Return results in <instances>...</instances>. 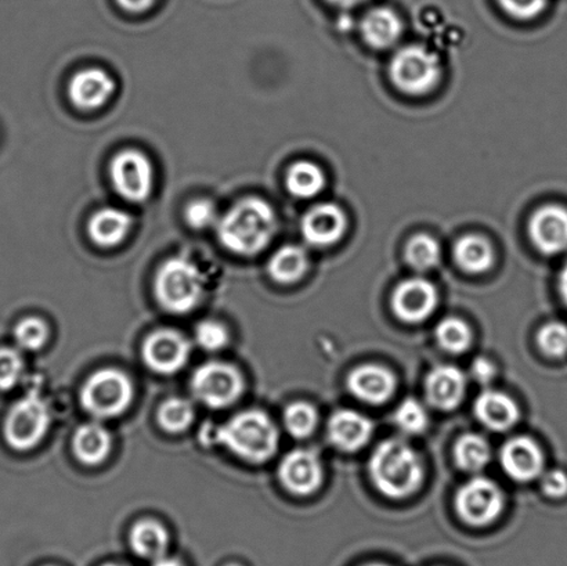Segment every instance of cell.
Instances as JSON below:
<instances>
[{
	"label": "cell",
	"instance_id": "6da1fadb",
	"mask_svg": "<svg viewBox=\"0 0 567 566\" xmlns=\"http://www.w3.org/2000/svg\"><path fill=\"white\" fill-rule=\"evenodd\" d=\"M276 233L275 209L262 198L241 199L218 222L220 243L241 257H252L264 251Z\"/></svg>",
	"mask_w": 567,
	"mask_h": 566
},
{
	"label": "cell",
	"instance_id": "7a4b0ae2",
	"mask_svg": "<svg viewBox=\"0 0 567 566\" xmlns=\"http://www.w3.org/2000/svg\"><path fill=\"white\" fill-rule=\"evenodd\" d=\"M371 480L383 495L403 498L422 484L424 467L419 453L400 440L382 442L370 460Z\"/></svg>",
	"mask_w": 567,
	"mask_h": 566
},
{
	"label": "cell",
	"instance_id": "3957f363",
	"mask_svg": "<svg viewBox=\"0 0 567 566\" xmlns=\"http://www.w3.org/2000/svg\"><path fill=\"white\" fill-rule=\"evenodd\" d=\"M215 440L224 443L237 457L259 464L274 457L279 447V430L268 414L248 410L215 431Z\"/></svg>",
	"mask_w": 567,
	"mask_h": 566
},
{
	"label": "cell",
	"instance_id": "277c9868",
	"mask_svg": "<svg viewBox=\"0 0 567 566\" xmlns=\"http://www.w3.org/2000/svg\"><path fill=\"white\" fill-rule=\"evenodd\" d=\"M155 297L166 312L185 315L197 307L204 279L197 266L186 258H171L161 266L154 282Z\"/></svg>",
	"mask_w": 567,
	"mask_h": 566
},
{
	"label": "cell",
	"instance_id": "5b68a950",
	"mask_svg": "<svg viewBox=\"0 0 567 566\" xmlns=\"http://www.w3.org/2000/svg\"><path fill=\"white\" fill-rule=\"evenodd\" d=\"M50 423H52V415H50L48 404L38 393H28L17 401L6 414L4 441L14 451H31L47 436Z\"/></svg>",
	"mask_w": 567,
	"mask_h": 566
},
{
	"label": "cell",
	"instance_id": "8992f818",
	"mask_svg": "<svg viewBox=\"0 0 567 566\" xmlns=\"http://www.w3.org/2000/svg\"><path fill=\"white\" fill-rule=\"evenodd\" d=\"M133 385L130 377L116 369H103L89 377L82 388L81 402L89 414L113 419L131 407Z\"/></svg>",
	"mask_w": 567,
	"mask_h": 566
},
{
	"label": "cell",
	"instance_id": "52a82bcc",
	"mask_svg": "<svg viewBox=\"0 0 567 566\" xmlns=\"http://www.w3.org/2000/svg\"><path fill=\"white\" fill-rule=\"evenodd\" d=\"M391 80L399 91L408 94L431 92L441 81L442 66L437 55L413 44L400 49L391 61Z\"/></svg>",
	"mask_w": 567,
	"mask_h": 566
},
{
	"label": "cell",
	"instance_id": "ba28073f",
	"mask_svg": "<svg viewBox=\"0 0 567 566\" xmlns=\"http://www.w3.org/2000/svg\"><path fill=\"white\" fill-rule=\"evenodd\" d=\"M192 391L205 407L225 409L243 395L244 379L235 366L209 362L194 371Z\"/></svg>",
	"mask_w": 567,
	"mask_h": 566
},
{
	"label": "cell",
	"instance_id": "9c48e42d",
	"mask_svg": "<svg viewBox=\"0 0 567 566\" xmlns=\"http://www.w3.org/2000/svg\"><path fill=\"white\" fill-rule=\"evenodd\" d=\"M115 191L127 202H146L154 186V169L150 159L136 150L116 154L110 168Z\"/></svg>",
	"mask_w": 567,
	"mask_h": 566
},
{
	"label": "cell",
	"instance_id": "30bf717a",
	"mask_svg": "<svg viewBox=\"0 0 567 566\" xmlns=\"http://www.w3.org/2000/svg\"><path fill=\"white\" fill-rule=\"evenodd\" d=\"M504 496L493 481L476 476L461 487L455 507L461 518L475 526L492 524L502 514Z\"/></svg>",
	"mask_w": 567,
	"mask_h": 566
},
{
	"label": "cell",
	"instance_id": "8fae6325",
	"mask_svg": "<svg viewBox=\"0 0 567 566\" xmlns=\"http://www.w3.org/2000/svg\"><path fill=\"white\" fill-rule=\"evenodd\" d=\"M190 352V342L174 330L155 331L143 346L144 362L159 374H174L183 369Z\"/></svg>",
	"mask_w": 567,
	"mask_h": 566
},
{
	"label": "cell",
	"instance_id": "7c38bea8",
	"mask_svg": "<svg viewBox=\"0 0 567 566\" xmlns=\"http://www.w3.org/2000/svg\"><path fill=\"white\" fill-rule=\"evenodd\" d=\"M436 305V288L425 279L404 280L392 296L394 313L405 323H420L430 318Z\"/></svg>",
	"mask_w": 567,
	"mask_h": 566
},
{
	"label": "cell",
	"instance_id": "4fadbf2b",
	"mask_svg": "<svg viewBox=\"0 0 567 566\" xmlns=\"http://www.w3.org/2000/svg\"><path fill=\"white\" fill-rule=\"evenodd\" d=\"M279 475L287 491L308 496L321 485L322 465L315 452L297 449L282 459Z\"/></svg>",
	"mask_w": 567,
	"mask_h": 566
},
{
	"label": "cell",
	"instance_id": "5bb4252c",
	"mask_svg": "<svg viewBox=\"0 0 567 566\" xmlns=\"http://www.w3.org/2000/svg\"><path fill=\"white\" fill-rule=\"evenodd\" d=\"M529 233L538 251L557 255L567 249V209L546 205L532 216Z\"/></svg>",
	"mask_w": 567,
	"mask_h": 566
},
{
	"label": "cell",
	"instance_id": "9a60e30c",
	"mask_svg": "<svg viewBox=\"0 0 567 566\" xmlns=\"http://www.w3.org/2000/svg\"><path fill=\"white\" fill-rule=\"evenodd\" d=\"M347 215L333 204H319L303 216L300 229L305 240L313 247H330L347 231Z\"/></svg>",
	"mask_w": 567,
	"mask_h": 566
},
{
	"label": "cell",
	"instance_id": "2e32d148",
	"mask_svg": "<svg viewBox=\"0 0 567 566\" xmlns=\"http://www.w3.org/2000/svg\"><path fill=\"white\" fill-rule=\"evenodd\" d=\"M499 457L505 473L515 481L529 482L543 475V449L532 438H513L505 443Z\"/></svg>",
	"mask_w": 567,
	"mask_h": 566
},
{
	"label": "cell",
	"instance_id": "e0dca14e",
	"mask_svg": "<svg viewBox=\"0 0 567 566\" xmlns=\"http://www.w3.org/2000/svg\"><path fill=\"white\" fill-rule=\"evenodd\" d=\"M115 91V82L107 72L100 69H87L72 78L69 94L75 107L92 111L103 107Z\"/></svg>",
	"mask_w": 567,
	"mask_h": 566
},
{
	"label": "cell",
	"instance_id": "ac0fdd59",
	"mask_svg": "<svg viewBox=\"0 0 567 566\" xmlns=\"http://www.w3.org/2000/svg\"><path fill=\"white\" fill-rule=\"evenodd\" d=\"M350 392L360 401L378 404L386 402L396 390V379L382 366L367 364L354 369L348 377Z\"/></svg>",
	"mask_w": 567,
	"mask_h": 566
},
{
	"label": "cell",
	"instance_id": "d6986e66",
	"mask_svg": "<svg viewBox=\"0 0 567 566\" xmlns=\"http://www.w3.org/2000/svg\"><path fill=\"white\" fill-rule=\"evenodd\" d=\"M372 423L354 410H338L328 421V438L343 452H355L370 441Z\"/></svg>",
	"mask_w": 567,
	"mask_h": 566
},
{
	"label": "cell",
	"instance_id": "ffe728a7",
	"mask_svg": "<svg viewBox=\"0 0 567 566\" xmlns=\"http://www.w3.org/2000/svg\"><path fill=\"white\" fill-rule=\"evenodd\" d=\"M465 387L463 371L454 366H437L426 377V398L436 409L453 410L463 401Z\"/></svg>",
	"mask_w": 567,
	"mask_h": 566
},
{
	"label": "cell",
	"instance_id": "44dd1931",
	"mask_svg": "<svg viewBox=\"0 0 567 566\" xmlns=\"http://www.w3.org/2000/svg\"><path fill=\"white\" fill-rule=\"evenodd\" d=\"M477 420L493 431H507L518 423L519 408L508 395L498 391L482 392L475 402Z\"/></svg>",
	"mask_w": 567,
	"mask_h": 566
},
{
	"label": "cell",
	"instance_id": "7402d4cb",
	"mask_svg": "<svg viewBox=\"0 0 567 566\" xmlns=\"http://www.w3.org/2000/svg\"><path fill=\"white\" fill-rule=\"evenodd\" d=\"M402 20L388 8L372 9L361 21V33L364 41L374 49L392 48L402 37Z\"/></svg>",
	"mask_w": 567,
	"mask_h": 566
},
{
	"label": "cell",
	"instance_id": "603a6c76",
	"mask_svg": "<svg viewBox=\"0 0 567 566\" xmlns=\"http://www.w3.org/2000/svg\"><path fill=\"white\" fill-rule=\"evenodd\" d=\"M89 236L100 247L118 246L132 229L130 214L116 208H103L97 210L89 222Z\"/></svg>",
	"mask_w": 567,
	"mask_h": 566
},
{
	"label": "cell",
	"instance_id": "cb8c5ba5",
	"mask_svg": "<svg viewBox=\"0 0 567 566\" xmlns=\"http://www.w3.org/2000/svg\"><path fill=\"white\" fill-rule=\"evenodd\" d=\"M72 447L81 463L102 464L111 452L110 432L97 423L83 424L75 432Z\"/></svg>",
	"mask_w": 567,
	"mask_h": 566
},
{
	"label": "cell",
	"instance_id": "d4e9b609",
	"mask_svg": "<svg viewBox=\"0 0 567 566\" xmlns=\"http://www.w3.org/2000/svg\"><path fill=\"white\" fill-rule=\"evenodd\" d=\"M131 547L137 557L155 562L166 556L169 546L168 532L155 521H141L133 526L130 536Z\"/></svg>",
	"mask_w": 567,
	"mask_h": 566
},
{
	"label": "cell",
	"instance_id": "484cf974",
	"mask_svg": "<svg viewBox=\"0 0 567 566\" xmlns=\"http://www.w3.org/2000/svg\"><path fill=\"white\" fill-rule=\"evenodd\" d=\"M454 259L461 269L470 274H483L492 268L494 251L485 237L466 235L454 247Z\"/></svg>",
	"mask_w": 567,
	"mask_h": 566
},
{
	"label": "cell",
	"instance_id": "4316f807",
	"mask_svg": "<svg viewBox=\"0 0 567 566\" xmlns=\"http://www.w3.org/2000/svg\"><path fill=\"white\" fill-rule=\"evenodd\" d=\"M309 269V257L302 247L286 246L279 249L269 263V274L282 285L302 279Z\"/></svg>",
	"mask_w": 567,
	"mask_h": 566
},
{
	"label": "cell",
	"instance_id": "83f0119b",
	"mask_svg": "<svg viewBox=\"0 0 567 566\" xmlns=\"http://www.w3.org/2000/svg\"><path fill=\"white\" fill-rule=\"evenodd\" d=\"M324 185V172L319 165L309 163V161H299L288 171L287 187L295 197L313 198L321 193Z\"/></svg>",
	"mask_w": 567,
	"mask_h": 566
},
{
	"label": "cell",
	"instance_id": "f1b7e54d",
	"mask_svg": "<svg viewBox=\"0 0 567 566\" xmlns=\"http://www.w3.org/2000/svg\"><path fill=\"white\" fill-rule=\"evenodd\" d=\"M491 446L485 438L476 434L461 436L454 447V459L458 467L477 473L491 462Z\"/></svg>",
	"mask_w": 567,
	"mask_h": 566
},
{
	"label": "cell",
	"instance_id": "f546056e",
	"mask_svg": "<svg viewBox=\"0 0 567 566\" xmlns=\"http://www.w3.org/2000/svg\"><path fill=\"white\" fill-rule=\"evenodd\" d=\"M441 246L430 235H416L405 247V260L411 268L419 271H426L436 268L441 263Z\"/></svg>",
	"mask_w": 567,
	"mask_h": 566
},
{
	"label": "cell",
	"instance_id": "4dcf8cb0",
	"mask_svg": "<svg viewBox=\"0 0 567 566\" xmlns=\"http://www.w3.org/2000/svg\"><path fill=\"white\" fill-rule=\"evenodd\" d=\"M196 410L193 403L183 398H171L161 404L158 423L171 434H179L192 425Z\"/></svg>",
	"mask_w": 567,
	"mask_h": 566
},
{
	"label": "cell",
	"instance_id": "1f68e13d",
	"mask_svg": "<svg viewBox=\"0 0 567 566\" xmlns=\"http://www.w3.org/2000/svg\"><path fill=\"white\" fill-rule=\"evenodd\" d=\"M436 340L444 351L450 353L465 352L472 341V332L463 320L447 318L436 327Z\"/></svg>",
	"mask_w": 567,
	"mask_h": 566
},
{
	"label": "cell",
	"instance_id": "d6a6232c",
	"mask_svg": "<svg viewBox=\"0 0 567 566\" xmlns=\"http://www.w3.org/2000/svg\"><path fill=\"white\" fill-rule=\"evenodd\" d=\"M319 423V414L311 404L306 402H295L289 404L284 412V425L293 438L302 440L315 431Z\"/></svg>",
	"mask_w": 567,
	"mask_h": 566
},
{
	"label": "cell",
	"instance_id": "836d02e7",
	"mask_svg": "<svg viewBox=\"0 0 567 566\" xmlns=\"http://www.w3.org/2000/svg\"><path fill=\"white\" fill-rule=\"evenodd\" d=\"M394 423L405 434L416 435L426 430L430 418L424 407L416 399L409 398L400 404L394 413Z\"/></svg>",
	"mask_w": 567,
	"mask_h": 566
},
{
	"label": "cell",
	"instance_id": "e575fe53",
	"mask_svg": "<svg viewBox=\"0 0 567 566\" xmlns=\"http://www.w3.org/2000/svg\"><path fill=\"white\" fill-rule=\"evenodd\" d=\"M48 327L41 319L27 318L21 320L14 329L17 346L25 351H38L48 341Z\"/></svg>",
	"mask_w": 567,
	"mask_h": 566
},
{
	"label": "cell",
	"instance_id": "d590c367",
	"mask_svg": "<svg viewBox=\"0 0 567 566\" xmlns=\"http://www.w3.org/2000/svg\"><path fill=\"white\" fill-rule=\"evenodd\" d=\"M538 347L548 358H565L567 354V325L551 321L543 327L537 337Z\"/></svg>",
	"mask_w": 567,
	"mask_h": 566
},
{
	"label": "cell",
	"instance_id": "8d00e7d4",
	"mask_svg": "<svg viewBox=\"0 0 567 566\" xmlns=\"http://www.w3.org/2000/svg\"><path fill=\"white\" fill-rule=\"evenodd\" d=\"M24 360L13 348H0V391H10L19 384Z\"/></svg>",
	"mask_w": 567,
	"mask_h": 566
},
{
	"label": "cell",
	"instance_id": "74e56055",
	"mask_svg": "<svg viewBox=\"0 0 567 566\" xmlns=\"http://www.w3.org/2000/svg\"><path fill=\"white\" fill-rule=\"evenodd\" d=\"M196 341L205 351H219L229 341V332L218 321L205 320L197 326Z\"/></svg>",
	"mask_w": 567,
	"mask_h": 566
},
{
	"label": "cell",
	"instance_id": "f35d334b",
	"mask_svg": "<svg viewBox=\"0 0 567 566\" xmlns=\"http://www.w3.org/2000/svg\"><path fill=\"white\" fill-rule=\"evenodd\" d=\"M186 220L193 229H207V227L218 224V209L209 199H197L188 205Z\"/></svg>",
	"mask_w": 567,
	"mask_h": 566
},
{
	"label": "cell",
	"instance_id": "ab89813d",
	"mask_svg": "<svg viewBox=\"0 0 567 566\" xmlns=\"http://www.w3.org/2000/svg\"><path fill=\"white\" fill-rule=\"evenodd\" d=\"M509 16L518 20H532L547 8L548 0H498Z\"/></svg>",
	"mask_w": 567,
	"mask_h": 566
},
{
	"label": "cell",
	"instance_id": "60d3db41",
	"mask_svg": "<svg viewBox=\"0 0 567 566\" xmlns=\"http://www.w3.org/2000/svg\"><path fill=\"white\" fill-rule=\"evenodd\" d=\"M542 490L544 495L551 498L567 496V474L563 470H553L542 475Z\"/></svg>",
	"mask_w": 567,
	"mask_h": 566
},
{
	"label": "cell",
	"instance_id": "b9f144b4",
	"mask_svg": "<svg viewBox=\"0 0 567 566\" xmlns=\"http://www.w3.org/2000/svg\"><path fill=\"white\" fill-rule=\"evenodd\" d=\"M472 375L477 382L481 384H488L496 377V366H494L491 360L486 358H477L472 363Z\"/></svg>",
	"mask_w": 567,
	"mask_h": 566
},
{
	"label": "cell",
	"instance_id": "7bdbcfd3",
	"mask_svg": "<svg viewBox=\"0 0 567 566\" xmlns=\"http://www.w3.org/2000/svg\"><path fill=\"white\" fill-rule=\"evenodd\" d=\"M122 9L132 11V13H142V11L152 8L155 0H116Z\"/></svg>",
	"mask_w": 567,
	"mask_h": 566
},
{
	"label": "cell",
	"instance_id": "ee69618b",
	"mask_svg": "<svg viewBox=\"0 0 567 566\" xmlns=\"http://www.w3.org/2000/svg\"><path fill=\"white\" fill-rule=\"evenodd\" d=\"M559 292L563 296L564 302L567 307V263L564 266L563 271H560L559 276Z\"/></svg>",
	"mask_w": 567,
	"mask_h": 566
},
{
	"label": "cell",
	"instance_id": "f6af8a7d",
	"mask_svg": "<svg viewBox=\"0 0 567 566\" xmlns=\"http://www.w3.org/2000/svg\"><path fill=\"white\" fill-rule=\"evenodd\" d=\"M153 566H186L175 557L164 556L153 562Z\"/></svg>",
	"mask_w": 567,
	"mask_h": 566
},
{
	"label": "cell",
	"instance_id": "bcb514c9",
	"mask_svg": "<svg viewBox=\"0 0 567 566\" xmlns=\"http://www.w3.org/2000/svg\"><path fill=\"white\" fill-rule=\"evenodd\" d=\"M327 2L339 6V8H353V6L363 3L365 0H327Z\"/></svg>",
	"mask_w": 567,
	"mask_h": 566
},
{
	"label": "cell",
	"instance_id": "7dc6e473",
	"mask_svg": "<svg viewBox=\"0 0 567 566\" xmlns=\"http://www.w3.org/2000/svg\"><path fill=\"white\" fill-rule=\"evenodd\" d=\"M103 566H125V565H120V564H107V565H103Z\"/></svg>",
	"mask_w": 567,
	"mask_h": 566
},
{
	"label": "cell",
	"instance_id": "c3c4849f",
	"mask_svg": "<svg viewBox=\"0 0 567 566\" xmlns=\"http://www.w3.org/2000/svg\"><path fill=\"white\" fill-rule=\"evenodd\" d=\"M365 566H388V565H383V564H371V565H365Z\"/></svg>",
	"mask_w": 567,
	"mask_h": 566
},
{
	"label": "cell",
	"instance_id": "681fc988",
	"mask_svg": "<svg viewBox=\"0 0 567 566\" xmlns=\"http://www.w3.org/2000/svg\"><path fill=\"white\" fill-rule=\"evenodd\" d=\"M226 566H243L240 564H229V565H226Z\"/></svg>",
	"mask_w": 567,
	"mask_h": 566
},
{
	"label": "cell",
	"instance_id": "f907efd6",
	"mask_svg": "<svg viewBox=\"0 0 567 566\" xmlns=\"http://www.w3.org/2000/svg\"><path fill=\"white\" fill-rule=\"evenodd\" d=\"M48 566H53V565H48Z\"/></svg>",
	"mask_w": 567,
	"mask_h": 566
}]
</instances>
